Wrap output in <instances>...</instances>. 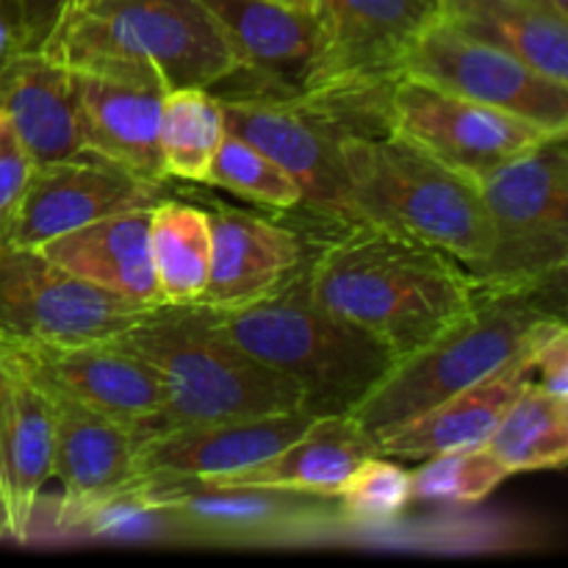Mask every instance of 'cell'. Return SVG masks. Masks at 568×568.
I'll return each mask as SVG.
<instances>
[{"label":"cell","instance_id":"obj_5","mask_svg":"<svg viewBox=\"0 0 568 568\" xmlns=\"http://www.w3.org/2000/svg\"><path fill=\"white\" fill-rule=\"evenodd\" d=\"M39 53L61 67L155 72L170 89H214L236 59L200 0H81L67 3Z\"/></svg>","mask_w":568,"mask_h":568},{"label":"cell","instance_id":"obj_40","mask_svg":"<svg viewBox=\"0 0 568 568\" xmlns=\"http://www.w3.org/2000/svg\"><path fill=\"white\" fill-rule=\"evenodd\" d=\"M283 3H292V6H303V9H311V0H283Z\"/></svg>","mask_w":568,"mask_h":568},{"label":"cell","instance_id":"obj_20","mask_svg":"<svg viewBox=\"0 0 568 568\" xmlns=\"http://www.w3.org/2000/svg\"><path fill=\"white\" fill-rule=\"evenodd\" d=\"M48 397L53 403L55 422L53 477H59L64 491H61L59 505L50 508V514L33 510L26 541H31L33 532L48 521L72 514L94 499L122 491L142 477L136 464L139 436L131 427L120 425L116 419L98 414L87 405L72 403V399L55 397V394H48Z\"/></svg>","mask_w":568,"mask_h":568},{"label":"cell","instance_id":"obj_13","mask_svg":"<svg viewBox=\"0 0 568 568\" xmlns=\"http://www.w3.org/2000/svg\"><path fill=\"white\" fill-rule=\"evenodd\" d=\"M403 75L422 83L525 116L555 133H568V87L494 44L471 39L442 17L410 44Z\"/></svg>","mask_w":568,"mask_h":568},{"label":"cell","instance_id":"obj_33","mask_svg":"<svg viewBox=\"0 0 568 568\" xmlns=\"http://www.w3.org/2000/svg\"><path fill=\"white\" fill-rule=\"evenodd\" d=\"M336 505L349 527L392 525L410 503V471L386 455H372L349 475Z\"/></svg>","mask_w":568,"mask_h":568},{"label":"cell","instance_id":"obj_25","mask_svg":"<svg viewBox=\"0 0 568 568\" xmlns=\"http://www.w3.org/2000/svg\"><path fill=\"white\" fill-rule=\"evenodd\" d=\"M377 453V442L353 416H316L300 438L264 464L211 486H272L336 497L355 469Z\"/></svg>","mask_w":568,"mask_h":568},{"label":"cell","instance_id":"obj_41","mask_svg":"<svg viewBox=\"0 0 568 568\" xmlns=\"http://www.w3.org/2000/svg\"><path fill=\"white\" fill-rule=\"evenodd\" d=\"M70 3H81V0H70Z\"/></svg>","mask_w":568,"mask_h":568},{"label":"cell","instance_id":"obj_12","mask_svg":"<svg viewBox=\"0 0 568 568\" xmlns=\"http://www.w3.org/2000/svg\"><path fill=\"white\" fill-rule=\"evenodd\" d=\"M386 128L477 183L547 139L568 136L408 75L388 89Z\"/></svg>","mask_w":568,"mask_h":568},{"label":"cell","instance_id":"obj_34","mask_svg":"<svg viewBox=\"0 0 568 568\" xmlns=\"http://www.w3.org/2000/svg\"><path fill=\"white\" fill-rule=\"evenodd\" d=\"M532 372L547 392L568 399V331L564 316L544 322L532 336Z\"/></svg>","mask_w":568,"mask_h":568},{"label":"cell","instance_id":"obj_3","mask_svg":"<svg viewBox=\"0 0 568 568\" xmlns=\"http://www.w3.org/2000/svg\"><path fill=\"white\" fill-rule=\"evenodd\" d=\"M300 270L258 303L233 311L209 308L211 325L288 377L311 416H347L381 386L397 358L369 333L320 308Z\"/></svg>","mask_w":568,"mask_h":568},{"label":"cell","instance_id":"obj_4","mask_svg":"<svg viewBox=\"0 0 568 568\" xmlns=\"http://www.w3.org/2000/svg\"><path fill=\"white\" fill-rule=\"evenodd\" d=\"M344 166L358 225L416 239L464 264L471 277L494 253L480 186L394 131L347 133Z\"/></svg>","mask_w":568,"mask_h":568},{"label":"cell","instance_id":"obj_1","mask_svg":"<svg viewBox=\"0 0 568 568\" xmlns=\"http://www.w3.org/2000/svg\"><path fill=\"white\" fill-rule=\"evenodd\" d=\"M300 272L320 308L369 333L397 361L436 342L480 297V283L447 253L372 225L336 227Z\"/></svg>","mask_w":568,"mask_h":568},{"label":"cell","instance_id":"obj_16","mask_svg":"<svg viewBox=\"0 0 568 568\" xmlns=\"http://www.w3.org/2000/svg\"><path fill=\"white\" fill-rule=\"evenodd\" d=\"M200 6L236 59V72L216 87L305 94L322 48L314 9L283 0H200Z\"/></svg>","mask_w":568,"mask_h":568},{"label":"cell","instance_id":"obj_7","mask_svg":"<svg viewBox=\"0 0 568 568\" xmlns=\"http://www.w3.org/2000/svg\"><path fill=\"white\" fill-rule=\"evenodd\" d=\"M311 9L322 48L303 98L353 133L386 131L388 89L403 78L405 55L442 0H311Z\"/></svg>","mask_w":568,"mask_h":568},{"label":"cell","instance_id":"obj_31","mask_svg":"<svg viewBox=\"0 0 568 568\" xmlns=\"http://www.w3.org/2000/svg\"><path fill=\"white\" fill-rule=\"evenodd\" d=\"M508 477V469L486 444L449 449L425 458L419 469L410 471V497L414 503L477 505L491 497Z\"/></svg>","mask_w":568,"mask_h":568},{"label":"cell","instance_id":"obj_32","mask_svg":"<svg viewBox=\"0 0 568 568\" xmlns=\"http://www.w3.org/2000/svg\"><path fill=\"white\" fill-rule=\"evenodd\" d=\"M209 186L247 197L277 211L300 209V186L270 155L261 153L242 136L225 131L209 170Z\"/></svg>","mask_w":568,"mask_h":568},{"label":"cell","instance_id":"obj_8","mask_svg":"<svg viewBox=\"0 0 568 568\" xmlns=\"http://www.w3.org/2000/svg\"><path fill=\"white\" fill-rule=\"evenodd\" d=\"M494 253L475 275L483 288L564 286L568 258V144L547 139L483 178Z\"/></svg>","mask_w":568,"mask_h":568},{"label":"cell","instance_id":"obj_18","mask_svg":"<svg viewBox=\"0 0 568 568\" xmlns=\"http://www.w3.org/2000/svg\"><path fill=\"white\" fill-rule=\"evenodd\" d=\"M308 410L214 422L200 427L153 433L139 438L136 464L142 477L220 483L264 464L314 422Z\"/></svg>","mask_w":568,"mask_h":568},{"label":"cell","instance_id":"obj_29","mask_svg":"<svg viewBox=\"0 0 568 568\" xmlns=\"http://www.w3.org/2000/svg\"><path fill=\"white\" fill-rule=\"evenodd\" d=\"M37 538H89L116 544H181L166 505L139 477L133 486L83 505L72 514L48 521L31 536Z\"/></svg>","mask_w":568,"mask_h":568},{"label":"cell","instance_id":"obj_24","mask_svg":"<svg viewBox=\"0 0 568 568\" xmlns=\"http://www.w3.org/2000/svg\"><path fill=\"white\" fill-rule=\"evenodd\" d=\"M6 353H9L11 366V408L3 444H0V480H3L11 541L26 544L33 508L42 499V488L48 486V480H53L55 422L48 394L22 369L9 344H6Z\"/></svg>","mask_w":568,"mask_h":568},{"label":"cell","instance_id":"obj_10","mask_svg":"<svg viewBox=\"0 0 568 568\" xmlns=\"http://www.w3.org/2000/svg\"><path fill=\"white\" fill-rule=\"evenodd\" d=\"M166 505L178 541L197 547H286L325 541L349 527L336 499L272 486H211L142 477Z\"/></svg>","mask_w":568,"mask_h":568},{"label":"cell","instance_id":"obj_38","mask_svg":"<svg viewBox=\"0 0 568 568\" xmlns=\"http://www.w3.org/2000/svg\"><path fill=\"white\" fill-rule=\"evenodd\" d=\"M9 408H11V366H9V353H6V344L0 338V444H3L6 422H9Z\"/></svg>","mask_w":568,"mask_h":568},{"label":"cell","instance_id":"obj_39","mask_svg":"<svg viewBox=\"0 0 568 568\" xmlns=\"http://www.w3.org/2000/svg\"><path fill=\"white\" fill-rule=\"evenodd\" d=\"M0 541H11L9 514H6V497H3V480H0Z\"/></svg>","mask_w":568,"mask_h":568},{"label":"cell","instance_id":"obj_36","mask_svg":"<svg viewBox=\"0 0 568 568\" xmlns=\"http://www.w3.org/2000/svg\"><path fill=\"white\" fill-rule=\"evenodd\" d=\"M20 17L26 50H37L70 0H11Z\"/></svg>","mask_w":568,"mask_h":568},{"label":"cell","instance_id":"obj_9","mask_svg":"<svg viewBox=\"0 0 568 568\" xmlns=\"http://www.w3.org/2000/svg\"><path fill=\"white\" fill-rule=\"evenodd\" d=\"M225 131L270 155L300 186V209L327 227L358 225L342 155L349 131L342 120L303 94L222 89Z\"/></svg>","mask_w":568,"mask_h":568},{"label":"cell","instance_id":"obj_37","mask_svg":"<svg viewBox=\"0 0 568 568\" xmlns=\"http://www.w3.org/2000/svg\"><path fill=\"white\" fill-rule=\"evenodd\" d=\"M20 50H26V39H22L20 17L11 0H0V75L9 67Z\"/></svg>","mask_w":568,"mask_h":568},{"label":"cell","instance_id":"obj_35","mask_svg":"<svg viewBox=\"0 0 568 568\" xmlns=\"http://www.w3.org/2000/svg\"><path fill=\"white\" fill-rule=\"evenodd\" d=\"M31 172V159H28L11 128L0 116V239H3L6 225H9L22 192H26Z\"/></svg>","mask_w":568,"mask_h":568},{"label":"cell","instance_id":"obj_6","mask_svg":"<svg viewBox=\"0 0 568 568\" xmlns=\"http://www.w3.org/2000/svg\"><path fill=\"white\" fill-rule=\"evenodd\" d=\"M552 288H483L475 308L447 333L397 361L381 386L353 410V419L372 438L416 419L453 394L475 386L530 347L544 322L564 316Z\"/></svg>","mask_w":568,"mask_h":568},{"label":"cell","instance_id":"obj_22","mask_svg":"<svg viewBox=\"0 0 568 568\" xmlns=\"http://www.w3.org/2000/svg\"><path fill=\"white\" fill-rule=\"evenodd\" d=\"M0 116L33 166L87 153L70 70L39 50H20L0 75Z\"/></svg>","mask_w":568,"mask_h":568},{"label":"cell","instance_id":"obj_19","mask_svg":"<svg viewBox=\"0 0 568 568\" xmlns=\"http://www.w3.org/2000/svg\"><path fill=\"white\" fill-rule=\"evenodd\" d=\"M211 270L203 297L194 305L233 311L258 303L283 286L303 266L300 233L236 205L211 200Z\"/></svg>","mask_w":568,"mask_h":568},{"label":"cell","instance_id":"obj_27","mask_svg":"<svg viewBox=\"0 0 568 568\" xmlns=\"http://www.w3.org/2000/svg\"><path fill=\"white\" fill-rule=\"evenodd\" d=\"M150 253L161 303H197L211 270L209 211L181 200H159L150 209Z\"/></svg>","mask_w":568,"mask_h":568},{"label":"cell","instance_id":"obj_28","mask_svg":"<svg viewBox=\"0 0 568 568\" xmlns=\"http://www.w3.org/2000/svg\"><path fill=\"white\" fill-rule=\"evenodd\" d=\"M486 447L510 477L560 469L568 458V399L530 381L505 410Z\"/></svg>","mask_w":568,"mask_h":568},{"label":"cell","instance_id":"obj_30","mask_svg":"<svg viewBox=\"0 0 568 568\" xmlns=\"http://www.w3.org/2000/svg\"><path fill=\"white\" fill-rule=\"evenodd\" d=\"M225 136L222 105L214 89H166L161 103L159 150L166 178L186 183L209 181L211 161Z\"/></svg>","mask_w":568,"mask_h":568},{"label":"cell","instance_id":"obj_14","mask_svg":"<svg viewBox=\"0 0 568 568\" xmlns=\"http://www.w3.org/2000/svg\"><path fill=\"white\" fill-rule=\"evenodd\" d=\"M6 344L44 392L111 416L120 425L131 427L139 438L148 436L161 416L164 388L159 375L111 338L81 344L6 338Z\"/></svg>","mask_w":568,"mask_h":568},{"label":"cell","instance_id":"obj_11","mask_svg":"<svg viewBox=\"0 0 568 568\" xmlns=\"http://www.w3.org/2000/svg\"><path fill=\"white\" fill-rule=\"evenodd\" d=\"M148 311L70 275L39 250L0 244V336L11 342H109Z\"/></svg>","mask_w":568,"mask_h":568},{"label":"cell","instance_id":"obj_26","mask_svg":"<svg viewBox=\"0 0 568 568\" xmlns=\"http://www.w3.org/2000/svg\"><path fill=\"white\" fill-rule=\"evenodd\" d=\"M438 17L568 87V14L552 0H442Z\"/></svg>","mask_w":568,"mask_h":568},{"label":"cell","instance_id":"obj_17","mask_svg":"<svg viewBox=\"0 0 568 568\" xmlns=\"http://www.w3.org/2000/svg\"><path fill=\"white\" fill-rule=\"evenodd\" d=\"M70 75L83 150L164 186L159 125L170 87L155 72L120 67H75Z\"/></svg>","mask_w":568,"mask_h":568},{"label":"cell","instance_id":"obj_21","mask_svg":"<svg viewBox=\"0 0 568 568\" xmlns=\"http://www.w3.org/2000/svg\"><path fill=\"white\" fill-rule=\"evenodd\" d=\"M536 381L532 372V342L519 355L483 377L475 386L453 394L444 403L433 405L430 410L416 419L394 427L386 436L377 438V453L386 458L425 460L438 453L460 447H480L491 438L494 427L505 416L521 388Z\"/></svg>","mask_w":568,"mask_h":568},{"label":"cell","instance_id":"obj_2","mask_svg":"<svg viewBox=\"0 0 568 568\" xmlns=\"http://www.w3.org/2000/svg\"><path fill=\"white\" fill-rule=\"evenodd\" d=\"M111 342L142 358L164 388L148 436L303 408L300 388L227 342L203 305H159Z\"/></svg>","mask_w":568,"mask_h":568},{"label":"cell","instance_id":"obj_15","mask_svg":"<svg viewBox=\"0 0 568 568\" xmlns=\"http://www.w3.org/2000/svg\"><path fill=\"white\" fill-rule=\"evenodd\" d=\"M161 189L164 186L144 181L94 153L33 166L0 244L37 250L87 222L120 211L150 209L161 200Z\"/></svg>","mask_w":568,"mask_h":568},{"label":"cell","instance_id":"obj_23","mask_svg":"<svg viewBox=\"0 0 568 568\" xmlns=\"http://www.w3.org/2000/svg\"><path fill=\"white\" fill-rule=\"evenodd\" d=\"M150 209L120 211L87 222L37 250L92 286L131 300L142 308H159L164 303L150 253Z\"/></svg>","mask_w":568,"mask_h":568}]
</instances>
